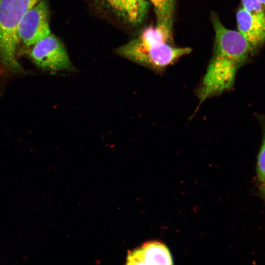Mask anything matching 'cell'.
<instances>
[{
  "mask_svg": "<svg viewBox=\"0 0 265 265\" xmlns=\"http://www.w3.org/2000/svg\"><path fill=\"white\" fill-rule=\"evenodd\" d=\"M211 19L215 33L213 53L196 94L199 104L231 89L238 70L252 53L251 47L238 31L226 28L217 14Z\"/></svg>",
  "mask_w": 265,
  "mask_h": 265,
  "instance_id": "1",
  "label": "cell"
},
{
  "mask_svg": "<svg viewBox=\"0 0 265 265\" xmlns=\"http://www.w3.org/2000/svg\"><path fill=\"white\" fill-rule=\"evenodd\" d=\"M156 27L145 29L136 38L119 47L118 54L157 73H161L182 56L191 53L189 47H178Z\"/></svg>",
  "mask_w": 265,
  "mask_h": 265,
  "instance_id": "2",
  "label": "cell"
},
{
  "mask_svg": "<svg viewBox=\"0 0 265 265\" xmlns=\"http://www.w3.org/2000/svg\"><path fill=\"white\" fill-rule=\"evenodd\" d=\"M40 0H0V77L25 72L17 54V28L25 13Z\"/></svg>",
  "mask_w": 265,
  "mask_h": 265,
  "instance_id": "3",
  "label": "cell"
},
{
  "mask_svg": "<svg viewBox=\"0 0 265 265\" xmlns=\"http://www.w3.org/2000/svg\"><path fill=\"white\" fill-rule=\"evenodd\" d=\"M51 33L47 0H41L24 15L17 30L19 57L35 43Z\"/></svg>",
  "mask_w": 265,
  "mask_h": 265,
  "instance_id": "4",
  "label": "cell"
},
{
  "mask_svg": "<svg viewBox=\"0 0 265 265\" xmlns=\"http://www.w3.org/2000/svg\"><path fill=\"white\" fill-rule=\"evenodd\" d=\"M24 55L45 71L56 72L69 70L72 67L65 47L52 33L29 48Z\"/></svg>",
  "mask_w": 265,
  "mask_h": 265,
  "instance_id": "5",
  "label": "cell"
},
{
  "mask_svg": "<svg viewBox=\"0 0 265 265\" xmlns=\"http://www.w3.org/2000/svg\"><path fill=\"white\" fill-rule=\"evenodd\" d=\"M172 257L168 248L162 243L149 241L130 251L127 256L128 265H172Z\"/></svg>",
  "mask_w": 265,
  "mask_h": 265,
  "instance_id": "6",
  "label": "cell"
},
{
  "mask_svg": "<svg viewBox=\"0 0 265 265\" xmlns=\"http://www.w3.org/2000/svg\"><path fill=\"white\" fill-rule=\"evenodd\" d=\"M237 21L238 31L254 52L265 42V22L251 15L242 6L237 11Z\"/></svg>",
  "mask_w": 265,
  "mask_h": 265,
  "instance_id": "7",
  "label": "cell"
},
{
  "mask_svg": "<svg viewBox=\"0 0 265 265\" xmlns=\"http://www.w3.org/2000/svg\"><path fill=\"white\" fill-rule=\"evenodd\" d=\"M118 16L132 23L140 22L147 7L146 0H104Z\"/></svg>",
  "mask_w": 265,
  "mask_h": 265,
  "instance_id": "8",
  "label": "cell"
},
{
  "mask_svg": "<svg viewBox=\"0 0 265 265\" xmlns=\"http://www.w3.org/2000/svg\"><path fill=\"white\" fill-rule=\"evenodd\" d=\"M153 4L156 17V28L171 42L175 0H149Z\"/></svg>",
  "mask_w": 265,
  "mask_h": 265,
  "instance_id": "9",
  "label": "cell"
},
{
  "mask_svg": "<svg viewBox=\"0 0 265 265\" xmlns=\"http://www.w3.org/2000/svg\"><path fill=\"white\" fill-rule=\"evenodd\" d=\"M257 173L258 181L262 187L265 186V125L264 126L263 142L257 158Z\"/></svg>",
  "mask_w": 265,
  "mask_h": 265,
  "instance_id": "10",
  "label": "cell"
},
{
  "mask_svg": "<svg viewBox=\"0 0 265 265\" xmlns=\"http://www.w3.org/2000/svg\"><path fill=\"white\" fill-rule=\"evenodd\" d=\"M241 5L251 15L265 22V10L258 0H241Z\"/></svg>",
  "mask_w": 265,
  "mask_h": 265,
  "instance_id": "11",
  "label": "cell"
},
{
  "mask_svg": "<svg viewBox=\"0 0 265 265\" xmlns=\"http://www.w3.org/2000/svg\"><path fill=\"white\" fill-rule=\"evenodd\" d=\"M265 10V0H258Z\"/></svg>",
  "mask_w": 265,
  "mask_h": 265,
  "instance_id": "12",
  "label": "cell"
},
{
  "mask_svg": "<svg viewBox=\"0 0 265 265\" xmlns=\"http://www.w3.org/2000/svg\"><path fill=\"white\" fill-rule=\"evenodd\" d=\"M262 187V190L263 191V193L265 195V186H263Z\"/></svg>",
  "mask_w": 265,
  "mask_h": 265,
  "instance_id": "13",
  "label": "cell"
}]
</instances>
